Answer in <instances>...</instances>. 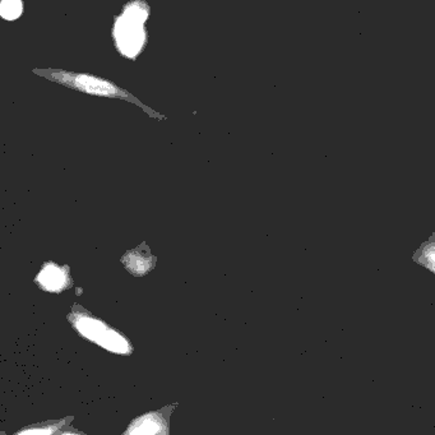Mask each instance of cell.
<instances>
[{
    "mask_svg": "<svg viewBox=\"0 0 435 435\" xmlns=\"http://www.w3.org/2000/svg\"><path fill=\"white\" fill-rule=\"evenodd\" d=\"M150 17V7L144 0H132L124 7L112 28L119 52L128 59H136L144 50L147 33L146 21Z\"/></svg>",
    "mask_w": 435,
    "mask_h": 435,
    "instance_id": "6da1fadb",
    "label": "cell"
},
{
    "mask_svg": "<svg viewBox=\"0 0 435 435\" xmlns=\"http://www.w3.org/2000/svg\"><path fill=\"white\" fill-rule=\"evenodd\" d=\"M68 320L81 337L91 341L104 350L125 356L132 355L134 350L124 333L108 325L103 319L92 315L91 313L79 306L71 308Z\"/></svg>",
    "mask_w": 435,
    "mask_h": 435,
    "instance_id": "7a4b0ae2",
    "label": "cell"
},
{
    "mask_svg": "<svg viewBox=\"0 0 435 435\" xmlns=\"http://www.w3.org/2000/svg\"><path fill=\"white\" fill-rule=\"evenodd\" d=\"M33 73L50 79L52 82H57L59 85L69 87V88L83 92L87 95L98 96V98H120V100H125L130 103H136L138 106L147 109L144 105H142V103H139L136 98H133L127 90H124L122 87L115 85L114 82L103 79V77H98L93 74H86V73L62 71V69H35Z\"/></svg>",
    "mask_w": 435,
    "mask_h": 435,
    "instance_id": "3957f363",
    "label": "cell"
},
{
    "mask_svg": "<svg viewBox=\"0 0 435 435\" xmlns=\"http://www.w3.org/2000/svg\"><path fill=\"white\" fill-rule=\"evenodd\" d=\"M175 406H168L158 411H151L144 415L138 416L128 425L124 434H169L170 433V415Z\"/></svg>",
    "mask_w": 435,
    "mask_h": 435,
    "instance_id": "277c9868",
    "label": "cell"
},
{
    "mask_svg": "<svg viewBox=\"0 0 435 435\" xmlns=\"http://www.w3.org/2000/svg\"><path fill=\"white\" fill-rule=\"evenodd\" d=\"M35 282L41 290L52 294H60L73 285L69 267L60 266L52 260L41 267Z\"/></svg>",
    "mask_w": 435,
    "mask_h": 435,
    "instance_id": "5b68a950",
    "label": "cell"
},
{
    "mask_svg": "<svg viewBox=\"0 0 435 435\" xmlns=\"http://www.w3.org/2000/svg\"><path fill=\"white\" fill-rule=\"evenodd\" d=\"M125 269L137 277L146 276L156 267V257L152 255L146 243L133 250H128L122 258Z\"/></svg>",
    "mask_w": 435,
    "mask_h": 435,
    "instance_id": "8992f818",
    "label": "cell"
},
{
    "mask_svg": "<svg viewBox=\"0 0 435 435\" xmlns=\"http://www.w3.org/2000/svg\"><path fill=\"white\" fill-rule=\"evenodd\" d=\"M73 422V417H65L62 420H55V422H46L42 424H35L31 427L18 430L16 434L17 435H52V434H64V430H62L63 427H68L69 424L66 422Z\"/></svg>",
    "mask_w": 435,
    "mask_h": 435,
    "instance_id": "52a82bcc",
    "label": "cell"
},
{
    "mask_svg": "<svg viewBox=\"0 0 435 435\" xmlns=\"http://www.w3.org/2000/svg\"><path fill=\"white\" fill-rule=\"evenodd\" d=\"M23 14V1L22 0H1L0 16L3 20L13 22L18 20Z\"/></svg>",
    "mask_w": 435,
    "mask_h": 435,
    "instance_id": "ba28073f",
    "label": "cell"
}]
</instances>
